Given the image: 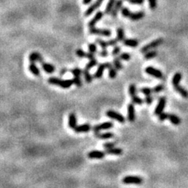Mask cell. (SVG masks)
Listing matches in <instances>:
<instances>
[{
  "mask_svg": "<svg viewBox=\"0 0 188 188\" xmlns=\"http://www.w3.org/2000/svg\"><path fill=\"white\" fill-rule=\"evenodd\" d=\"M114 127V124L111 122H105L101 123L99 125H96L93 126L92 129L93 131V133L96 136H97L99 133H100L101 130H107Z\"/></svg>",
  "mask_w": 188,
  "mask_h": 188,
  "instance_id": "cell-1",
  "label": "cell"
},
{
  "mask_svg": "<svg viewBox=\"0 0 188 188\" xmlns=\"http://www.w3.org/2000/svg\"><path fill=\"white\" fill-rule=\"evenodd\" d=\"M144 180L140 176H127L122 179V183L124 184H142Z\"/></svg>",
  "mask_w": 188,
  "mask_h": 188,
  "instance_id": "cell-2",
  "label": "cell"
},
{
  "mask_svg": "<svg viewBox=\"0 0 188 188\" xmlns=\"http://www.w3.org/2000/svg\"><path fill=\"white\" fill-rule=\"evenodd\" d=\"M164 42V39L161 38H159L158 39H155L154 40L150 43H148L147 45H146L145 46H144L141 49V53H147L148 51H150L151 49H155L156 47L159 46L161 44H162V42Z\"/></svg>",
  "mask_w": 188,
  "mask_h": 188,
  "instance_id": "cell-3",
  "label": "cell"
},
{
  "mask_svg": "<svg viewBox=\"0 0 188 188\" xmlns=\"http://www.w3.org/2000/svg\"><path fill=\"white\" fill-rule=\"evenodd\" d=\"M106 115L110 118H111L113 120L117 121L120 123H125V118L122 115H121L120 113L113 111V110H109L106 112Z\"/></svg>",
  "mask_w": 188,
  "mask_h": 188,
  "instance_id": "cell-4",
  "label": "cell"
},
{
  "mask_svg": "<svg viewBox=\"0 0 188 188\" xmlns=\"http://www.w3.org/2000/svg\"><path fill=\"white\" fill-rule=\"evenodd\" d=\"M165 104H166V97L165 96L160 97L159 100H158V104H157L155 110V115H159L160 114H161L163 112L164 109H165Z\"/></svg>",
  "mask_w": 188,
  "mask_h": 188,
  "instance_id": "cell-5",
  "label": "cell"
},
{
  "mask_svg": "<svg viewBox=\"0 0 188 188\" xmlns=\"http://www.w3.org/2000/svg\"><path fill=\"white\" fill-rule=\"evenodd\" d=\"M145 72L148 74V75H151V76L155 77L156 79H163V74H162V72L161 71H159L158 69L153 68V67H147V68H146Z\"/></svg>",
  "mask_w": 188,
  "mask_h": 188,
  "instance_id": "cell-6",
  "label": "cell"
},
{
  "mask_svg": "<svg viewBox=\"0 0 188 188\" xmlns=\"http://www.w3.org/2000/svg\"><path fill=\"white\" fill-rule=\"evenodd\" d=\"M90 34H93V35H98V36H111V31L108 29H99V28H96V27H93V28H90Z\"/></svg>",
  "mask_w": 188,
  "mask_h": 188,
  "instance_id": "cell-7",
  "label": "cell"
},
{
  "mask_svg": "<svg viewBox=\"0 0 188 188\" xmlns=\"http://www.w3.org/2000/svg\"><path fill=\"white\" fill-rule=\"evenodd\" d=\"M106 153L102 150H91L88 153V158L90 159H103Z\"/></svg>",
  "mask_w": 188,
  "mask_h": 188,
  "instance_id": "cell-8",
  "label": "cell"
},
{
  "mask_svg": "<svg viewBox=\"0 0 188 188\" xmlns=\"http://www.w3.org/2000/svg\"><path fill=\"white\" fill-rule=\"evenodd\" d=\"M92 129V126L89 123H85L82 125H77L75 128L74 129L75 133H88Z\"/></svg>",
  "mask_w": 188,
  "mask_h": 188,
  "instance_id": "cell-9",
  "label": "cell"
},
{
  "mask_svg": "<svg viewBox=\"0 0 188 188\" xmlns=\"http://www.w3.org/2000/svg\"><path fill=\"white\" fill-rule=\"evenodd\" d=\"M104 0H96L95 3H93V5H90V7L86 10V11H85V16H90L91 14H93V13H94V11L96 10L97 9L100 7L101 5V4L103 3V2H104Z\"/></svg>",
  "mask_w": 188,
  "mask_h": 188,
  "instance_id": "cell-10",
  "label": "cell"
},
{
  "mask_svg": "<svg viewBox=\"0 0 188 188\" xmlns=\"http://www.w3.org/2000/svg\"><path fill=\"white\" fill-rule=\"evenodd\" d=\"M104 16V13L103 12H101V11H99L97 12L96 15L94 16L93 19L91 20L90 22H89V24H88V26L90 28H93V27H95L96 24L97 23L98 21H100L101 19H102V17Z\"/></svg>",
  "mask_w": 188,
  "mask_h": 188,
  "instance_id": "cell-11",
  "label": "cell"
},
{
  "mask_svg": "<svg viewBox=\"0 0 188 188\" xmlns=\"http://www.w3.org/2000/svg\"><path fill=\"white\" fill-rule=\"evenodd\" d=\"M135 119H136L135 107L133 103H131L128 105V120L130 122H133Z\"/></svg>",
  "mask_w": 188,
  "mask_h": 188,
  "instance_id": "cell-12",
  "label": "cell"
},
{
  "mask_svg": "<svg viewBox=\"0 0 188 188\" xmlns=\"http://www.w3.org/2000/svg\"><path fill=\"white\" fill-rule=\"evenodd\" d=\"M68 126L71 129H74L77 126V116L73 112L68 116Z\"/></svg>",
  "mask_w": 188,
  "mask_h": 188,
  "instance_id": "cell-13",
  "label": "cell"
},
{
  "mask_svg": "<svg viewBox=\"0 0 188 188\" xmlns=\"http://www.w3.org/2000/svg\"><path fill=\"white\" fill-rule=\"evenodd\" d=\"M29 61L30 63H35L36 61L38 62L42 63L43 62V60H42V57L40 53H38L37 52H34L31 53L30 55H29Z\"/></svg>",
  "mask_w": 188,
  "mask_h": 188,
  "instance_id": "cell-14",
  "label": "cell"
},
{
  "mask_svg": "<svg viewBox=\"0 0 188 188\" xmlns=\"http://www.w3.org/2000/svg\"><path fill=\"white\" fill-rule=\"evenodd\" d=\"M106 69V66H105V64H100V65L98 66V68H97V70L94 74V79H101L102 76H103V74H104V70Z\"/></svg>",
  "mask_w": 188,
  "mask_h": 188,
  "instance_id": "cell-15",
  "label": "cell"
},
{
  "mask_svg": "<svg viewBox=\"0 0 188 188\" xmlns=\"http://www.w3.org/2000/svg\"><path fill=\"white\" fill-rule=\"evenodd\" d=\"M105 153L107 155H122L123 150L122 148H118V147H113L111 149H107L105 150Z\"/></svg>",
  "mask_w": 188,
  "mask_h": 188,
  "instance_id": "cell-16",
  "label": "cell"
},
{
  "mask_svg": "<svg viewBox=\"0 0 188 188\" xmlns=\"http://www.w3.org/2000/svg\"><path fill=\"white\" fill-rule=\"evenodd\" d=\"M42 68L43 69L44 71H46V73L52 74L55 71V67L51 64H48V63L42 62L41 64Z\"/></svg>",
  "mask_w": 188,
  "mask_h": 188,
  "instance_id": "cell-17",
  "label": "cell"
},
{
  "mask_svg": "<svg viewBox=\"0 0 188 188\" xmlns=\"http://www.w3.org/2000/svg\"><path fill=\"white\" fill-rule=\"evenodd\" d=\"M145 14L144 12L140 11V12H135V13H131L129 15V19L131 21H139V20L142 19L143 17H144Z\"/></svg>",
  "mask_w": 188,
  "mask_h": 188,
  "instance_id": "cell-18",
  "label": "cell"
},
{
  "mask_svg": "<svg viewBox=\"0 0 188 188\" xmlns=\"http://www.w3.org/2000/svg\"><path fill=\"white\" fill-rule=\"evenodd\" d=\"M122 3H123V0H117L116 1V3L115 4V6H114V8L111 11V16H117L118 13V11L122 8Z\"/></svg>",
  "mask_w": 188,
  "mask_h": 188,
  "instance_id": "cell-19",
  "label": "cell"
},
{
  "mask_svg": "<svg viewBox=\"0 0 188 188\" xmlns=\"http://www.w3.org/2000/svg\"><path fill=\"white\" fill-rule=\"evenodd\" d=\"M174 89L176 92H178L180 95L183 96V98H188V91L185 90L183 87H182L181 85H176V86H174Z\"/></svg>",
  "mask_w": 188,
  "mask_h": 188,
  "instance_id": "cell-20",
  "label": "cell"
},
{
  "mask_svg": "<svg viewBox=\"0 0 188 188\" xmlns=\"http://www.w3.org/2000/svg\"><path fill=\"white\" fill-rule=\"evenodd\" d=\"M123 44L129 47H136L139 45V42L136 39H124Z\"/></svg>",
  "mask_w": 188,
  "mask_h": 188,
  "instance_id": "cell-21",
  "label": "cell"
},
{
  "mask_svg": "<svg viewBox=\"0 0 188 188\" xmlns=\"http://www.w3.org/2000/svg\"><path fill=\"white\" fill-rule=\"evenodd\" d=\"M28 68H29V71H30L34 75H36V76H39V75H40V70H39L38 67L36 65L35 63H31Z\"/></svg>",
  "mask_w": 188,
  "mask_h": 188,
  "instance_id": "cell-22",
  "label": "cell"
},
{
  "mask_svg": "<svg viewBox=\"0 0 188 188\" xmlns=\"http://www.w3.org/2000/svg\"><path fill=\"white\" fill-rule=\"evenodd\" d=\"M171 122L175 125H179L181 123L180 118L177 115H173V114H169V118H168Z\"/></svg>",
  "mask_w": 188,
  "mask_h": 188,
  "instance_id": "cell-23",
  "label": "cell"
},
{
  "mask_svg": "<svg viewBox=\"0 0 188 188\" xmlns=\"http://www.w3.org/2000/svg\"><path fill=\"white\" fill-rule=\"evenodd\" d=\"M115 136L114 133H112L111 132H107V133H99L96 137L101 139H111Z\"/></svg>",
  "mask_w": 188,
  "mask_h": 188,
  "instance_id": "cell-24",
  "label": "cell"
},
{
  "mask_svg": "<svg viewBox=\"0 0 188 188\" xmlns=\"http://www.w3.org/2000/svg\"><path fill=\"white\" fill-rule=\"evenodd\" d=\"M73 84L74 82L72 79H67V80H62L60 86L62 89H69Z\"/></svg>",
  "mask_w": 188,
  "mask_h": 188,
  "instance_id": "cell-25",
  "label": "cell"
},
{
  "mask_svg": "<svg viewBox=\"0 0 188 188\" xmlns=\"http://www.w3.org/2000/svg\"><path fill=\"white\" fill-rule=\"evenodd\" d=\"M115 3H116V0H109V2L107 4L106 8H105V14H109L111 13L112 10L115 6Z\"/></svg>",
  "mask_w": 188,
  "mask_h": 188,
  "instance_id": "cell-26",
  "label": "cell"
},
{
  "mask_svg": "<svg viewBox=\"0 0 188 188\" xmlns=\"http://www.w3.org/2000/svg\"><path fill=\"white\" fill-rule=\"evenodd\" d=\"M182 79V74L180 73V72H176V73L175 74L174 76L172 78V85H173V86H176V85H178L180 84V80Z\"/></svg>",
  "mask_w": 188,
  "mask_h": 188,
  "instance_id": "cell-27",
  "label": "cell"
},
{
  "mask_svg": "<svg viewBox=\"0 0 188 188\" xmlns=\"http://www.w3.org/2000/svg\"><path fill=\"white\" fill-rule=\"evenodd\" d=\"M83 76H84V79L85 80V82H87V83H91V82H93V77L91 75V74L89 72V70L87 69H85V68L84 70H83Z\"/></svg>",
  "mask_w": 188,
  "mask_h": 188,
  "instance_id": "cell-28",
  "label": "cell"
},
{
  "mask_svg": "<svg viewBox=\"0 0 188 188\" xmlns=\"http://www.w3.org/2000/svg\"><path fill=\"white\" fill-rule=\"evenodd\" d=\"M120 60V57H115L113 60V65L118 71H120L122 69V64Z\"/></svg>",
  "mask_w": 188,
  "mask_h": 188,
  "instance_id": "cell-29",
  "label": "cell"
},
{
  "mask_svg": "<svg viewBox=\"0 0 188 188\" xmlns=\"http://www.w3.org/2000/svg\"><path fill=\"white\" fill-rule=\"evenodd\" d=\"M158 55V52L156 50H151V51H148L147 52V53L144 55V59L146 60H150L157 57Z\"/></svg>",
  "mask_w": 188,
  "mask_h": 188,
  "instance_id": "cell-30",
  "label": "cell"
},
{
  "mask_svg": "<svg viewBox=\"0 0 188 188\" xmlns=\"http://www.w3.org/2000/svg\"><path fill=\"white\" fill-rule=\"evenodd\" d=\"M48 82H49V84L51 85H59L60 86V83L62 82V79H58V78H56V77H51L48 79Z\"/></svg>",
  "mask_w": 188,
  "mask_h": 188,
  "instance_id": "cell-31",
  "label": "cell"
},
{
  "mask_svg": "<svg viewBox=\"0 0 188 188\" xmlns=\"http://www.w3.org/2000/svg\"><path fill=\"white\" fill-rule=\"evenodd\" d=\"M117 39L119 42H123L125 39V34L122 28H118L117 29Z\"/></svg>",
  "mask_w": 188,
  "mask_h": 188,
  "instance_id": "cell-32",
  "label": "cell"
},
{
  "mask_svg": "<svg viewBox=\"0 0 188 188\" xmlns=\"http://www.w3.org/2000/svg\"><path fill=\"white\" fill-rule=\"evenodd\" d=\"M136 86L135 84H131L129 85V95H130L131 97H133L134 96L136 95Z\"/></svg>",
  "mask_w": 188,
  "mask_h": 188,
  "instance_id": "cell-33",
  "label": "cell"
},
{
  "mask_svg": "<svg viewBox=\"0 0 188 188\" xmlns=\"http://www.w3.org/2000/svg\"><path fill=\"white\" fill-rule=\"evenodd\" d=\"M132 98V103H133L134 104H138V105H140L144 103V100L142 98H140L139 96H134L133 97H131Z\"/></svg>",
  "mask_w": 188,
  "mask_h": 188,
  "instance_id": "cell-34",
  "label": "cell"
},
{
  "mask_svg": "<svg viewBox=\"0 0 188 188\" xmlns=\"http://www.w3.org/2000/svg\"><path fill=\"white\" fill-rule=\"evenodd\" d=\"M108 71H109L110 79H115L116 76H117V69H116L115 67L112 66L111 68L108 69Z\"/></svg>",
  "mask_w": 188,
  "mask_h": 188,
  "instance_id": "cell-35",
  "label": "cell"
},
{
  "mask_svg": "<svg viewBox=\"0 0 188 188\" xmlns=\"http://www.w3.org/2000/svg\"><path fill=\"white\" fill-rule=\"evenodd\" d=\"M73 82H74V84L76 86H78V87H81V86H82V79L80 78V76H74L73 78Z\"/></svg>",
  "mask_w": 188,
  "mask_h": 188,
  "instance_id": "cell-36",
  "label": "cell"
},
{
  "mask_svg": "<svg viewBox=\"0 0 188 188\" xmlns=\"http://www.w3.org/2000/svg\"><path fill=\"white\" fill-rule=\"evenodd\" d=\"M96 64H97V60H96V59H93V60H90V62L85 65V68L87 69V70H90L91 68H94Z\"/></svg>",
  "mask_w": 188,
  "mask_h": 188,
  "instance_id": "cell-37",
  "label": "cell"
},
{
  "mask_svg": "<svg viewBox=\"0 0 188 188\" xmlns=\"http://www.w3.org/2000/svg\"><path fill=\"white\" fill-rule=\"evenodd\" d=\"M96 42H97V43L100 45V46L102 48V49H107V47L109 46H108V42H105L104 40H102V39H100V38H97Z\"/></svg>",
  "mask_w": 188,
  "mask_h": 188,
  "instance_id": "cell-38",
  "label": "cell"
},
{
  "mask_svg": "<svg viewBox=\"0 0 188 188\" xmlns=\"http://www.w3.org/2000/svg\"><path fill=\"white\" fill-rule=\"evenodd\" d=\"M140 92H141L143 94H144L145 96L151 95V93H153V90L152 89H150V88L144 87V88H142L141 90H140Z\"/></svg>",
  "mask_w": 188,
  "mask_h": 188,
  "instance_id": "cell-39",
  "label": "cell"
},
{
  "mask_svg": "<svg viewBox=\"0 0 188 188\" xmlns=\"http://www.w3.org/2000/svg\"><path fill=\"white\" fill-rule=\"evenodd\" d=\"M75 53H76V55L79 58H85L86 57V53H87L85 52L84 50H82V49H78L76 50Z\"/></svg>",
  "mask_w": 188,
  "mask_h": 188,
  "instance_id": "cell-40",
  "label": "cell"
},
{
  "mask_svg": "<svg viewBox=\"0 0 188 188\" xmlns=\"http://www.w3.org/2000/svg\"><path fill=\"white\" fill-rule=\"evenodd\" d=\"M71 73L73 74L74 76H80L82 73H83V71H82L80 68H74L71 70Z\"/></svg>",
  "mask_w": 188,
  "mask_h": 188,
  "instance_id": "cell-41",
  "label": "cell"
},
{
  "mask_svg": "<svg viewBox=\"0 0 188 188\" xmlns=\"http://www.w3.org/2000/svg\"><path fill=\"white\" fill-rule=\"evenodd\" d=\"M115 142H107V143H105L103 145V147L105 150H107V149H111V148H113V147H115Z\"/></svg>",
  "mask_w": 188,
  "mask_h": 188,
  "instance_id": "cell-42",
  "label": "cell"
},
{
  "mask_svg": "<svg viewBox=\"0 0 188 188\" xmlns=\"http://www.w3.org/2000/svg\"><path fill=\"white\" fill-rule=\"evenodd\" d=\"M88 48H89L90 52L93 53H95L97 51V47H96V45L95 43H90L88 46Z\"/></svg>",
  "mask_w": 188,
  "mask_h": 188,
  "instance_id": "cell-43",
  "label": "cell"
},
{
  "mask_svg": "<svg viewBox=\"0 0 188 188\" xmlns=\"http://www.w3.org/2000/svg\"><path fill=\"white\" fill-rule=\"evenodd\" d=\"M119 57H120L121 60H126V61H127V60H130L131 56L128 53H122V54L119 56Z\"/></svg>",
  "mask_w": 188,
  "mask_h": 188,
  "instance_id": "cell-44",
  "label": "cell"
},
{
  "mask_svg": "<svg viewBox=\"0 0 188 188\" xmlns=\"http://www.w3.org/2000/svg\"><path fill=\"white\" fill-rule=\"evenodd\" d=\"M168 118H169V114L168 113L162 112L161 114L159 115V121L160 122H164V121L167 120Z\"/></svg>",
  "mask_w": 188,
  "mask_h": 188,
  "instance_id": "cell-45",
  "label": "cell"
},
{
  "mask_svg": "<svg viewBox=\"0 0 188 188\" xmlns=\"http://www.w3.org/2000/svg\"><path fill=\"white\" fill-rule=\"evenodd\" d=\"M152 90H153V93H160V92H161V91L164 90V86L162 85H157V86H155V87L153 88Z\"/></svg>",
  "mask_w": 188,
  "mask_h": 188,
  "instance_id": "cell-46",
  "label": "cell"
},
{
  "mask_svg": "<svg viewBox=\"0 0 188 188\" xmlns=\"http://www.w3.org/2000/svg\"><path fill=\"white\" fill-rule=\"evenodd\" d=\"M130 14L131 12L129 11V10L128 8H126V7L122 8V16H125V17H129V15H130Z\"/></svg>",
  "mask_w": 188,
  "mask_h": 188,
  "instance_id": "cell-47",
  "label": "cell"
},
{
  "mask_svg": "<svg viewBox=\"0 0 188 188\" xmlns=\"http://www.w3.org/2000/svg\"><path fill=\"white\" fill-rule=\"evenodd\" d=\"M153 100H154V98H153V96L151 95L146 96V97L144 99V102L148 105H150V104H152Z\"/></svg>",
  "mask_w": 188,
  "mask_h": 188,
  "instance_id": "cell-48",
  "label": "cell"
},
{
  "mask_svg": "<svg viewBox=\"0 0 188 188\" xmlns=\"http://www.w3.org/2000/svg\"><path fill=\"white\" fill-rule=\"evenodd\" d=\"M149 5L151 10H155L157 7V0H148Z\"/></svg>",
  "mask_w": 188,
  "mask_h": 188,
  "instance_id": "cell-49",
  "label": "cell"
},
{
  "mask_svg": "<svg viewBox=\"0 0 188 188\" xmlns=\"http://www.w3.org/2000/svg\"><path fill=\"white\" fill-rule=\"evenodd\" d=\"M121 52V47L119 46H116L114 48V49L112 50V55L113 56H117V55L119 54V53Z\"/></svg>",
  "mask_w": 188,
  "mask_h": 188,
  "instance_id": "cell-50",
  "label": "cell"
},
{
  "mask_svg": "<svg viewBox=\"0 0 188 188\" xmlns=\"http://www.w3.org/2000/svg\"><path fill=\"white\" fill-rule=\"evenodd\" d=\"M85 58H87L89 60H93V59H95V53H93L89 52L86 53V57Z\"/></svg>",
  "mask_w": 188,
  "mask_h": 188,
  "instance_id": "cell-51",
  "label": "cell"
},
{
  "mask_svg": "<svg viewBox=\"0 0 188 188\" xmlns=\"http://www.w3.org/2000/svg\"><path fill=\"white\" fill-rule=\"evenodd\" d=\"M107 55H108V52H107V49H102L101 52L100 53V56L102 57H106Z\"/></svg>",
  "mask_w": 188,
  "mask_h": 188,
  "instance_id": "cell-52",
  "label": "cell"
},
{
  "mask_svg": "<svg viewBox=\"0 0 188 188\" xmlns=\"http://www.w3.org/2000/svg\"><path fill=\"white\" fill-rule=\"evenodd\" d=\"M118 41V39H111V40H109V41L107 42H108V46H115V45L117 44Z\"/></svg>",
  "mask_w": 188,
  "mask_h": 188,
  "instance_id": "cell-53",
  "label": "cell"
},
{
  "mask_svg": "<svg viewBox=\"0 0 188 188\" xmlns=\"http://www.w3.org/2000/svg\"><path fill=\"white\" fill-rule=\"evenodd\" d=\"M128 1L133 4H142L144 0H128Z\"/></svg>",
  "mask_w": 188,
  "mask_h": 188,
  "instance_id": "cell-54",
  "label": "cell"
},
{
  "mask_svg": "<svg viewBox=\"0 0 188 188\" xmlns=\"http://www.w3.org/2000/svg\"><path fill=\"white\" fill-rule=\"evenodd\" d=\"M104 64H105V66H106L107 69H109V68H111L112 66H113L111 64V63H110V62H105Z\"/></svg>",
  "mask_w": 188,
  "mask_h": 188,
  "instance_id": "cell-55",
  "label": "cell"
},
{
  "mask_svg": "<svg viewBox=\"0 0 188 188\" xmlns=\"http://www.w3.org/2000/svg\"><path fill=\"white\" fill-rule=\"evenodd\" d=\"M91 1H92V0H83V3L85 4V5H87V4L91 3Z\"/></svg>",
  "mask_w": 188,
  "mask_h": 188,
  "instance_id": "cell-56",
  "label": "cell"
},
{
  "mask_svg": "<svg viewBox=\"0 0 188 188\" xmlns=\"http://www.w3.org/2000/svg\"><path fill=\"white\" fill-rule=\"evenodd\" d=\"M127 1H128V0H127Z\"/></svg>",
  "mask_w": 188,
  "mask_h": 188,
  "instance_id": "cell-57",
  "label": "cell"
}]
</instances>
